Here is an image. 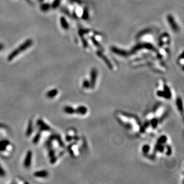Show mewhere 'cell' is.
Listing matches in <instances>:
<instances>
[{
    "mask_svg": "<svg viewBox=\"0 0 184 184\" xmlns=\"http://www.w3.org/2000/svg\"><path fill=\"white\" fill-rule=\"evenodd\" d=\"M111 50H112V51L114 53L118 54V55H120V56H127V52H126L125 51H124V50H120V49H119L117 47H112Z\"/></svg>",
    "mask_w": 184,
    "mask_h": 184,
    "instance_id": "9c48e42d",
    "label": "cell"
},
{
    "mask_svg": "<svg viewBox=\"0 0 184 184\" xmlns=\"http://www.w3.org/2000/svg\"><path fill=\"white\" fill-rule=\"evenodd\" d=\"M5 175V172L4 170H3V169L1 168V167L0 166V176H4Z\"/></svg>",
    "mask_w": 184,
    "mask_h": 184,
    "instance_id": "d4e9b609",
    "label": "cell"
},
{
    "mask_svg": "<svg viewBox=\"0 0 184 184\" xmlns=\"http://www.w3.org/2000/svg\"><path fill=\"white\" fill-rule=\"evenodd\" d=\"M32 122L30 121L29 123V125H28V129H27L26 134L29 136L32 134Z\"/></svg>",
    "mask_w": 184,
    "mask_h": 184,
    "instance_id": "ffe728a7",
    "label": "cell"
},
{
    "mask_svg": "<svg viewBox=\"0 0 184 184\" xmlns=\"http://www.w3.org/2000/svg\"><path fill=\"white\" fill-rule=\"evenodd\" d=\"M163 86L161 88L157 91V95L160 98H164V99H170L172 97V93L169 86L166 83H163Z\"/></svg>",
    "mask_w": 184,
    "mask_h": 184,
    "instance_id": "3957f363",
    "label": "cell"
},
{
    "mask_svg": "<svg viewBox=\"0 0 184 184\" xmlns=\"http://www.w3.org/2000/svg\"><path fill=\"white\" fill-rule=\"evenodd\" d=\"M144 48L149 49V50H152V49L154 48L153 47V45H151V44H140V45H137V47H134L133 51H135L139 50V49H141V48Z\"/></svg>",
    "mask_w": 184,
    "mask_h": 184,
    "instance_id": "30bf717a",
    "label": "cell"
},
{
    "mask_svg": "<svg viewBox=\"0 0 184 184\" xmlns=\"http://www.w3.org/2000/svg\"><path fill=\"white\" fill-rule=\"evenodd\" d=\"M32 157V153L30 151H29L27 153L26 157H25V161H24V166L26 168H29L31 164V160Z\"/></svg>",
    "mask_w": 184,
    "mask_h": 184,
    "instance_id": "52a82bcc",
    "label": "cell"
},
{
    "mask_svg": "<svg viewBox=\"0 0 184 184\" xmlns=\"http://www.w3.org/2000/svg\"><path fill=\"white\" fill-rule=\"evenodd\" d=\"M97 54H98V56H99V57L101 58V59H102L104 61V62L107 64V66H108V67H110V69H112V65L111 63H110V61H109V60L107 59V58L105 57V56L104 55V54H102L101 52L98 51V52H97Z\"/></svg>",
    "mask_w": 184,
    "mask_h": 184,
    "instance_id": "7c38bea8",
    "label": "cell"
},
{
    "mask_svg": "<svg viewBox=\"0 0 184 184\" xmlns=\"http://www.w3.org/2000/svg\"><path fill=\"white\" fill-rule=\"evenodd\" d=\"M82 86L83 88H85V89H87V88H91L89 81H88V80H84V81H83Z\"/></svg>",
    "mask_w": 184,
    "mask_h": 184,
    "instance_id": "d6986e66",
    "label": "cell"
},
{
    "mask_svg": "<svg viewBox=\"0 0 184 184\" xmlns=\"http://www.w3.org/2000/svg\"><path fill=\"white\" fill-rule=\"evenodd\" d=\"M88 17H89V15H88V13L87 10H85L84 11V12H83L82 18L83 19L86 20V19H88Z\"/></svg>",
    "mask_w": 184,
    "mask_h": 184,
    "instance_id": "603a6c76",
    "label": "cell"
},
{
    "mask_svg": "<svg viewBox=\"0 0 184 184\" xmlns=\"http://www.w3.org/2000/svg\"><path fill=\"white\" fill-rule=\"evenodd\" d=\"M60 3V0H55V1L53 2V3H52V7L54 8H56L59 6Z\"/></svg>",
    "mask_w": 184,
    "mask_h": 184,
    "instance_id": "7402d4cb",
    "label": "cell"
},
{
    "mask_svg": "<svg viewBox=\"0 0 184 184\" xmlns=\"http://www.w3.org/2000/svg\"><path fill=\"white\" fill-rule=\"evenodd\" d=\"M63 110L64 112L68 114V115H73V114H75V108H74L73 107L71 106H69V105L64 107Z\"/></svg>",
    "mask_w": 184,
    "mask_h": 184,
    "instance_id": "4fadbf2b",
    "label": "cell"
},
{
    "mask_svg": "<svg viewBox=\"0 0 184 184\" xmlns=\"http://www.w3.org/2000/svg\"><path fill=\"white\" fill-rule=\"evenodd\" d=\"M38 124L40 126L41 129V130H50V127H49L47 124H45V123H44V122H42V120L39 121Z\"/></svg>",
    "mask_w": 184,
    "mask_h": 184,
    "instance_id": "ac0fdd59",
    "label": "cell"
},
{
    "mask_svg": "<svg viewBox=\"0 0 184 184\" xmlns=\"http://www.w3.org/2000/svg\"><path fill=\"white\" fill-rule=\"evenodd\" d=\"M168 21L169 22V24L170 25L171 28L174 31L177 32L178 30V26L177 25L176 22L173 18V17L172 15H168Z\"/></svg>",
    "mask_w": 184,
    "mask_h": 184,
    "instance_id": "5b68a950",
    "label": "cell"
},
{
    "mask_svg": "<svg viewBox=\"0 0 184 184\" xmlns=\"http://www.w3.org/2000/svg\"><path fill=\"white\" fill-rule=\"evenodd\" d=\"M88 111L87 107L84 105H80L77 107V108L75 109V114H77L78 115L84 116L88 113Z\"/></svg>",
    "mask_w": 184,
    "mask_h": 184,
    "instance_id": "ba28073f",
    "label": "cell"
},
{
    "mask_svg": "<svg viewBox=\"0 0 184 184\" xmlns=\"http://www.w3.org/2000/svg\"><path fill=\"white\" fill-rule=\"evenodd\" d=\"M176 105L180 113L182 114V112H183V104H182V101L180 97H178L176 100Z\"/></svg>",
    "mask_w": 184,
    "mask_h": 184,
    "instance_id": "2e32d148",
    "label": "cell"
},
{
    "mask_svg": "<svg viewBox=\"0 0 184 184\" xmlns=\"http://www.w3.org/2000/svg\"><path fill=\"white\" fill-rule=\"evenodd\" d=\"M58 94V90L56 89H54L50 90L48 92L47 94V97L49 98H53L56 96H57Z\"/></svg>",
    "mask_w": 184,
    "mask_h": 184,
    "instance_id": "5bb4252c",
    "label": "cell"
},
{
    "mask_svg": "<svg viewBox=\"0 0 184 184\" xmlns=\"http://www.w3.org/2000/svg\"><path fill=\"white\" fill-rule=\"evenodd\" d=\"M116 118L124 128L133 134L142 133V125L140 120L135 115L123 112L116 114Z\"/></svg>",
    "mask_w": 184,
    "mask_h": 184,
    "instance_id": "6da1fadb",
    "label": "cell"
},
{
    "mask_svg": "<svg viewBox=\"0 0 184 184\" xmlns=\"http://www.w3.org/2000/svg\"><path fill=\"white\" fill-rule=\"evenodd\" d=\"M75 144H71L70 145V147L69 148V150L70 151L71 156L73 157L78 156V155L79 154V145L76 142V141H75Z\"/></svg>",
    "mask_w": 184,
    "mask_h": 184,
    "instance_id": "277c9868",
    "label": "cell"
},
{
    "mask_svg": "<svg viewBox=\"0 0 184 184\" xmlns=\"http://www.w3.org/2000/svg\"><path fill=\"white\" fill-rule=\"evenodd\" d=\"M142 150V153H144L145 155H147L150 152L151 146H150V145H147V144L144 145L143 146Z\"/></svg>",
    "mask_w": 184,
    "mask_h": 184,
    "instance_id": "e0dca14e",
    "label": "cell"
},
{
    "mask_svg": "<svg viewBox=\"0 0 184 184\" xmlns=\"http://www.w3.org/2000/svg\"><path fill=\"white\" fill-rule=\"evenodd\" d=\"M97 71L95 69H93L91 72V79H90L89 82L91 84V88H93L95 86V83L97 81Z\"/></svg>",
    "mask_w": 184,
    "mask_h": 184,
    "instance_id": "8992f818",
    "label": "cell"
},
{
    "mask_svg": "<svg viewBox=\"0 0 184 184\" xmlns=\"http://www.w3.org/2000/svg\"><path fill=\"white\" fill-rule=\"evenodd\" d=\"M40 134H38V135H36L35 136V138L33 139V142L35 143V144H36V143H37L38 142L39 139H40Z\"/></svg>",
    "mask_w": 184,
    "mask_h": 184,
    "instance_id": "cb8c5ba5",
    "label": "cell"
},
{
    "mask_svg": "<svg viewBox=\"0 0 184 184\" xmlns=\"http://www.w3.org/2000/svg\"><path fill=\"white\" fill-rule=\"evenodd\" d=\"M34 176L38 178H46L48 176V172L47 170H41L34 173Z\"/></svg>",
    "mask_w": 184,
    "mask_h": 184,
    "instance_id": "8fae6325",
    "label": "cell"
},
{
    "mask_svg": "<svg viewBox=\"0 0 184 184\" xmlns=\"http://www.w3.org/2000/svg\"><path fill=\"white\" fill-rule=\"evenodd\" d=\"M50 4H44L43 5H42V6L41 7V9L43 11H46L50 9Z\"/></svg>",
    "mask_w": 184,
    "mask_h": 184,
    "instance_id": "44dd1931",
    "label": "cell"
},
{
    "mask_svg": "<svg viewBox=\"0 0 184 184\" xmlns=\"http://www.w3.org/2000/svg\"><path fill=\"white\" fill-rule=\"evenodd\" d=\"M32 44H33V41L32 40H30L29 39V40H26L24 43L21 44L17 48L15 49L13 52H11V53L10 54V55L8 56V57L7 58L8 60L11 61L12 60L14 59V58L17 57V56L20 53H21L22 52H23L24 51L26 50V49L29 48Z\"/></svg>",
    "mask_w": 184,
    "mask_h": 184,
    "instance_id": "7a4b0ae2",
    "label": "cell"
},
{
    "mask_svg": "<svg viewBox=\"0 0 184 184\" xmlns=\"http://www.w3.org/2000/svg\"><path fill=\"white\" fill-rule=\"evenodd\" d=\"M60 22H61V25L62 26V28L64 29L67 30L69 29V24H68L67 20H66V19L64 17H62L60 19Z\"/></svg>",
    "mask_w": 184,
    "mask_h": 184,
    "instance_id": "9a60e30c",
    "label": "cell"
}]
</instances>
